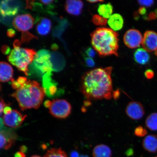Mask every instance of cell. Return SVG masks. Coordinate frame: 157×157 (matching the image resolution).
Segmentation results:
<instances>
[{
	"mask_svg": "<svg viewBox=\"0 0 157 157\" xmlns=\"http://www.w3.org/2000/svg\"><path fill=\"white\" fill-rule=\"evenodd\" d=\"M113 67L97 68L84 74L82 78L80 91L90 101L109 100L113 96L111 74Z\"/></svg>",
	"mask_w": 157,
	"mask_h": 157,
	"instance_id": "6da1fadb",
	"label": "cell"
},
{
	"mask_svg": "<svg viewBox=\"0 0 157 157\" xmlns=\"http://www.w3.org/2000/svg\"><path fill=\"white\" fill-rule=\"evenodd\" d=\"M45 93L44 88L38 82L29 80L11 96L16 99L21 110L25 111L38 109L42 103Z\"/></svg>",
	"mask_w": 157,
	"mask_h": 157,
	"instance_id": "7a4b0ae2",
	"label": "cell"
},
{
	"mask_svg": "<svg viewBox=\"0 0 157 157\" xmlns=\"http://www.w3.org/2000/svg\"><path fill=\"white\" fill-rule=\"evenodd\" d=\"M91 44L100 56H105L114 55L118 56V34L112 29L100 27L91 35Z\"/></svg>",
	"mask_w": 157,
	"mask_h": 157,
	"instance_id": "3957f363",
	"label": "cell"
},
{
	"mask_svg": "<svg viewBox=\"0 0 157 157\" xmlns=\"http://www.w3.org/2000/svg\"><path fill=\"white\" fill-rule=\"evenodd\" d=\"M36 54L34 49L21 48L20 46H14V48L7 56V59L10 63L28 76L29 66L32 63Z\"/></svg>",
	"mask_w": 157,
	"mask_h": 157,
	"instance_id": "277c9868",
	"label": "cell"
},
{
	"mask_svg": "<svg viewBox=\"0 0 157 157\" xmlns=\"http://www.w3.org/2000/svg\"><path fill=\"white\" fill-rule=\"evenodd\" d=\"M51 54L48 50L43 49L36 52L30 68L39 74L52 72V65L51 60Z\"/></svg>",
	"mask_w": 157,
	"mask_h": 157,
	"instance_id": "5b68a950",
	"label": "cell"
},
{
	"mask_svg": "<svg viewBox=\"0 0 157 157\" xmlns=\"http://www.w3.org/2000/svg\"><path fill=\"white\" fill-rule=\"evenodd\" d=\"M49 109V112L53 116L58 118L65 119L71 113L72 107L66 100L57 99L53 100Z\"/></svg>",
	"mask_w": 157,
	"mask_h": 157,
	"instance_id": "8992f818",
	"label": "cell"
},
{
	"mask_svg": "<svg viewBox=\"0 0 157 157\" xmlns=\"http://www.w3.org/2000/svg\"><path fill=\"white\" fill-rule=\"evenodd\" d=\"M34 19L30 14H24L17 16L13 21L15 28L22 33L27 32L32 28L34 25Z\"/></svg>",
	"mask_w": 157,
	"mask_h": 157,
	"instance_id": "52a82bcc",
	"label": "cell"
},
{
	"mask_svg": "<svg viewBox=\"0 0 157 157\" xmlns=\"http://www.w3.org/2000/svg\"><path fill=\"white\" fill-rule=\"evenodd\" d=\"M123 40L125 44L128 48H138L142 44L143 37L140 31L131 29L125 33Z\"/></svg>",
	"mask_w": 157,
	"mask_h": 157,
	"instance_id": "ba28073f",
	"label": "cell"
},
{
	"mask_svg": "<svg viewBox=\"0 0 157 157\" xmlns=\"http://www.w3.org/2000/svg\"><path fill=\"white\" fill-rule=\"evenodd\" d=\"M26 117V115H23L16 110H13L11 113L4 115L3 122L6 126L16 128L20 126Z\"/></svg>",
	"mask_w": 157,
	"mask_h": 157,
	"instance_id": "9c48e42d",
	"label": "cell"
},
{
	"mask_svg": "<svg viewBox=\"0 0 157 157\" xmlns=\"http://www.w3.org/2000/svg\"><path fill=\"white\" fill-rule=\"evenodd\" d=\"M127 115L133 120H138L144 116L145 111L142 104L138 101L129 102L125 109Z\"/></svg>",
	"mask_w": 157,
	"mask_h": 157,
	"instance_id": "30bf717a",
	"label": "cell"
},
{
	"mask_svg": "<svg viewBox=\"0 0 157 157\" xmlns=\"http://www.w3.org/2000/svg\"><path fill=\"white\" fill-rule=\"evenodd\" d=\"M17 1H2L0 12L3 17L13 16L18 12L19 6Z\"/></svg>",
	"mask_w": 157,
	"mask_h": 157,
	"instance_id": "8fae6325",
	"label": "cell"
},
{
	"mask_svg": "<svg viewBox=\"0 0 157 157\" xmlns=\"http://www.w3.org/2000/svg\"><path fill=\"white\" fill-rule=\"evenodd\" d=\"M142 46L147 52H151L157 50V33L154 31L148 30L143 37Z\"/></svg>",
	"mask_w": 157,
	"mask_h": 157,
	"instance_id": "7c38bea8",
	"label": "cell"
},
{
	"mask_svg": "<svg viewBox=\"0 0 157 157\" xmlns=\"http://www.w3.org/2000/svg\"><path fill=\"white\" fill-rule=\"evenodd\" d=\"M83 6V3L82 1L70 0L66 1L65 8L69 14L77 16L81 14Z\"/></svg>",
	"mask_w": 157,
	"mask_h": 157,
	"instance_id": "4fadbf2b",
	"label": "cell"
},
{
	"mask_svg": "<svg viewBox=\"0 0 157 157\" xmlns=\"http://www.w3.org/2000/svg\"><path fill=\"white\" fill-rule=\"evenodd\" d=\"M12 67L7 63L1 62L0 63V79L2 82H6L13 79Z\"/></svg>",
	"mask_w": 157,
	"mask_h": 157,
	"instance_id": "5bb4252c",
	"label": "cell"
},
{
	"mask_svg": "<svg viewBox=\"0 0 157 157\" xmlns=\"http://www.w3.org/2000/svg\"><path fill=\"white\" fill-rule=\"evenodd\" d=\"M52 22L46 17H41L37 21L36 29L39 35H46L49 34L52 28Z\"/></svg>",
	"mask_w": 157,
	"mask_h": 157,
	"instance_id": "9a60e30c",
	"label": "cell"
},
{
	"mask_svg": "<svg viewBox=\"0 0 157 157\" xmlns=\"http://www.w3.org/2000/svg\"><path fill=\"white\" fill-rule=\"evenodd\" d=\"M143 148L147 151L150 153L157 152V136L156 135H148L143 140Z\"/></svg>",
	"mask_w": 157,
	"mask_h": 157,
	"instance_id": "2e32d148",
	"label": "cell"
},
{
	"mask_svg": "<svg viewBox=\"0 0 157 157\" xmlns=\"http://www.w3.org/2000/svg\"><path fill=\"white\" fill-rule=\"evenodd\" d=\"M108 23L111 29L113 31H119L122 29L123 26V17L119 13H115L109 17Z\"/></svg>",
	"mask_w": 157,
	"mask_h": 157,
	"instance_id": "e0dca14e",
	"label": "cell"
},
{
	"mask_svg": "<svg viewBox=\"0 0 157 157\" xmlns=\"http://www.w3.org/2000/svg\"><path fill=\"white\" fill-rule=\"evenodd\" d=\"M93 155V157H111L112 152L107 145L101 144L94 147Z\"/></svg>",
	"mask_w": 157,
	"mask_h": 157,
	"instance_id": "ac0fdd59",
	"label": "cell"
},
{
	"mask_svg": "<svg viewBox=\"0 0 157 157\" xmlns=\"http://www.w3.org/2000/svg\"><path fill=\"white\" fill-rule=\"evenodd\" d=\"M134 58L137 63L144 65L148 63L150 60V56L144 48H139L135 51Z\"/></svg>",
	"mask_w": 157,
	"mask_h": 157,
	"instance_id": "d6986e66",
	"label": "cell"
},
{
	"mask_svg": "<svg viewBox=\"0 0 157 157\" xmlns=\"http://www.w3.org/2000/svg\"><path fill=\"white\" fill-rule=\"evenodd\" d=\"M15 137H11L5 131H1L0 135V146L1 149L7 150L11 147L14 142Z\"/></svg>",
	"mask_w": 157,
	"mask_h": 157,
	"instance_id": "ffe728a7",
	"label": "cell"
},
{
	"mask_svg": "<svg viewBox=\"0 0 157 157\" xmlns=\"http://www.w3.org/2000/svg\"><path fill=\"white\" fill-rule=\"evenodd\" d=\"M113 8L110 3L100 5L98 9V13L104 18H109L112 15Z\"/></svg>",
	"mask_w": 157,
	"mask_h": 157,
	"instance_id": "44dd1931",
	"label": "cell"
},
{
	"mask_svg": "<svg viewBox=\"0 0 157 157\" xmlns=\"http://www.w3.org/2000/svg\"><path fill=\"white\" fill-rule=\"evenodd\" d=\"M146 126L151 130H157V113L151 114L147 117L146 121Z\"/></svg>",
	"mask_w": 157,
	"mask_h": 157,
	"instance_id": "7402d4cb",
	"label": "cell"
},
{
	"mask_svg": "<svg viewBox=\"0 0 157 157\" xmlns=\"http://www.w3.org/2000/svg\"><path fill=\"white\" fill-rule=\"evenodd\" d=\"M44 157H68L65 152L61 148H52L47 151Z\"/></svg>",
	"mask_w": 157,
	"mask_h": 157,
	"instance_id": "603a6c76",
	"label": "cell"
},
{
	"mask_svg": "<svg viewBox=\"0 0 157 157\" xmlns=\"http://www.w3.org/2000/svg\"><path fill=\"white\" fill-rule=\"evenodd\" d=\"M94 24L98 25H105L107 23V19L104 18L100 16L96 15L94 16L92 19Z\"/></svg>",
	"mask_w": 157,
	"mask_h": 157,
	"instance_id": "cb8c5ba5",
	"label": "cell"
},
{
	"mask_svg": "<svg viewBox=\"0 0 157 157\" xmlns=\"http://www.w3.org/2000/svg\"><path fill=\"white\" fill-rule=\"evenodd\" d=\"M147 131L146 128L142 126H139L135 128L134 134L138 137H144L147 134Z\"/></svg>",
	"mask_w": 157,
	"mask_h": 157,
	"instance_id": "d4e9b609",
	"label": "cell"
},
{
	"mask_svg": "<svg viewBox=\"0 0 157 157\" xmlns=\"http://www.w3.org/2000/svg\"><path fill=\"white\" fill-rule=\"evenodd\" d=\"M46 89H44L45 91L48 90L47 93L50 94V95H53L57 91V88L55 84H51L50 86H49Z\"/></svg>",
	"mask_w": 157,
	"mask_h": 157,
	"instance_id": "484cf974",
	"label": "cell"
},
{
	"mask_svg": "<svg viewBox=\"0 0 157 157\" xmlns=\"http://www.w3.org/2000/svg\"><path fill=\"white\" fill-rule=\"evenodd\" d=\"M138 2L139 5L142 6V7L145 6L147 7L152 6L154 3V1H138Z\"/></svg>",
	"mask_w": 157,
	"mask_h": 157,
	"instance_id": "4316f807",
	"label": "cell"
},
{
	"mask_svg": "<svg viewBox=\"0 0 157 157\" xmlns=\"http://www.w3.org/2000/svg\"><path fill=\"white\" fill-rule=\"evenodd\" d=\"M84 60L86 65L88 67H93L95 65V63L93 59L92 58L88 57H85L84 58Z\"/></svg>",
	"mask_w": 157,
	"mask_h": 157,
	"instance_id": "83f0119b",
	"label": "cell"
},
{
	"mask_svg": "<svg viewBox=\"0 0 157 157\" xmlns=\"http://www.w3.org/2000/svg\"><path fill=\"white\" fill-rule=\"evenodd\" d=\"M86 53L88 57L93 58L95 56L96 52L94 49L91 48H88L86 51Z\"/></svg>",
	"mask_w": 157,
	"mask_h": 157,
	"instance_id": "f1b7e54d",
	"label": "cell"
},
{
	"mask_svg": "<svg viewBox=\"0 0 157 157\" xmlns=\"http://www.w3.org/2000/svg\"><path fill=\"white\" fill-rule=\"evenodd\" d=\"M144 75L147 79H150L154 78V72L151 69H148L145 72Z\"/></svg>",
	"mask_w": 157,
	"mask_h": 157,
	"instance_id": "f546056e",
	"label": "cell"
},
{
	"mask_svg": "<svg viewBox=\"0 0 157 157\" xmlns=\"http://www.w3.org/2000/svg\"><path fill=\"white\" fill-rule=\"evenodd\" d=\"M144 18L146 20H153L156 19L157 18L155 13L154 12H153L150 13L148 16L146 15H145L144 17Z\"/></svg>",
	"mask_w": 157,
	"mask_h": 157,
	"instance_id": "4dcf8cb0",
	"label": "cell"
},
{
	"mask_svg": "<svg viewBox=\"0 0 157 157\" xmlns=\"http://www.w3.org/2000/svg\"><path fill=\"white\" fill-rule=\"evenodd\" d=\"M8 106V105H7L5 103L4 101H3V100L1 98V103H0V114H1V117L2 115L4 109Z\"/></svg>",
	"mask_w": 157,
	"mask_h": 157,
	"instance_id": "1f68e13d",
	"label": "cell"
},
{
	"mask_svg": "<svg viewBox=\"0 0 157 157\" xmlns=\"http://www.w3.org/2000/svg\"><path fill=\"white\" fill-rule=\"evenodd\" d=\"M27 81V78L24 77H19L17 80V83L21 86L26 83Z\"/></svg>",
	"mask_w": 157,
	"mask_h": 157,
	"instance_id": "d6a6232c",
	"label": "cell"
},
{
	"mask_svg": "<svg viewBox=\"0 0 157 157\" xmlns=\"http://www.w3.org/2000/svg\"><path fill=\"white\" fill-rule=\"evenodd\" d=\"M12 82V87L14 89H18L20 87H21V86L19 85L17 82V81L13 79H12L11 80Z\"/></svg>",
	"mask_w": 157,
	"mask_h": 157,
	"instance_id": "836d02e7",
	"label": "cell"
},
{
	"mask_svg": "<svg viewBox=\"0 0 157 157\" xmlns=\"http://www.w3.org/2000/svg\"><path fill=\"white\" fill-rule=\"evenodd\" d=\"M120 95V92L119 90H117L116 91H113V96L115 99H118Z\"/></svg>",
	"mask_w": 157,
	"mask_h": 157,
	"instance_id": "e575fe53",
	"label": "cell"
},
{
	"mask_svg": "<svg viewBox=\"0 0 157 157\" xmlns=\"http://www.w3.org/2000/svg\"><path fill=\"white\" fill-rule=\"evenodd\" d=\"M138 12L139 14L146 15L147 13V10L146 8L144 7H140L139 9Z\"/></svg>",
	"mask_w": 157,
	"mask_h": 157,
	"instance_id": "d590c367",
	"label": "cell"
},
{
	"mask_svg": "<svg viewBox=\"0 0 157 157\" xmlns=\"http://www.w3.org/2000/svg\"><path fill=\"white\" fill-rule=\"evenodd\" d=\"M8 36L10 37H13L15 35V31L12 29H10L7 31Z\"/></svg>",
	"mask_w": 157,
	"mask_h": 157,
	"instance_id": "8d00e7d4",
	"label": "cell"
},
{
	"mask_svg": "<svg viewBox=\"0 0 157 157\" xmlns=\"http://www.w3.org/2000/svg\"><path fill=\"white\" fill-rule=\"evenodd\" d=\"M13 110H12L11 108L8 106L6 107L4 109L3 113L4 114L7 115L11 113Z\"/></svg>",
	"mask_w": 157,
	"mask_h": 157,
	"instance_id": "74e56055",
	"label": "cell"
},
{
	"mask_svg": "<svg viewBox=\"0 0 157 157\" xmlns=\"http://www.w3.org/2000/svg\"><path fill=\"white\" fill-rule=\"evenodd\" d=\"M14 157H25V156L24 153L19 151L15 153Z\"/></svg>",
	"mask_w": 157,
	"mask_h": 157,
	"instance_id": "f35d334b",
	"label": "cell"
},
{
	"mask_svg": "<svg viewBox=\"0 0 157 157\" xmlns=\"http://www.w3.org/2000/svg\"><path fill=\"white\" fill-rule=\"evenodd\" d=\"M41 3L46 5H51L54 2V1H40Z\"/></svg>",
	"mask_w": 157,
	"mask_h": 157,
	"instance_id": "ab89813d",
	"label": "cell"
},
{
	"mask_svg": "<svg viewBox=\"0 0 157 157\" xmlns=\"http://www.w3.org/2000/svg\"><path fill=\"white\" fill-rule=\"evenodd\" d=\"M52 101H51L49 100H47V101H45L44 103V105L45 107L46 108H49L51 107V105H52Z\"/></svg>",
	"mask_w": 157,
	"mask_h": 157,
	"instance_id": "60d3db41",
	"label": "cell"
},
{
	"mask_svg": "<svg viewBox=\"0 0 157 157\" xmlns=\"http://www.w3.org/2000/svg\"><path fill=\"white\" fill-rule=\"evenodd\" d=\"M70 157H79V154L76 151H73L71 153Z\"/></svg>",
	"mask_w": 157,
	"mask_h": 157,
	"instance_id": "b9f144b4",
	"label": "cell"
},
{
	"mask_svg": "<svg viewBox=\"0 0 157 157\" xmlns=\"http://www.w3.org/2000/svg\"><path fill=\"white\" fill-rule=\"evenodd\" d=\"M20 151L24 153L27 151V148L26 146H23L20 147Z\"/></svg>",
	"mask_w": 157,
	"mask_h": 157,
	"instance_id": "7bdbcfd3",
	"label": "cell"
},
{
	"mask_svg": "<svg viewBox=\"0 0 157 157\" xmlns=\"http://www.w3.org/2000/svg\"><path fill=\"white\" fill-rule=\"evenodd\" d=\"M84 106H85L86 107L89 106H90L91 105V101H90L88 100H86V101H84Z\"/></svg>",
	"mask_w": 157,
	"mask_h": 157,
	"instance_id": "ee69618b",
	"label": "cell"
},
{
	"mask_svg": "<svg viewBox=\"0 0 157 157\" xmlns=\"http://www.w3.org/2000/svg\"><path fill=\"white\" fill-rule=\"evenodd\" d=\"M88 2H89L90 3H95L98 2H103L104 1H101V0H92V1H87Z\"/></svg>",
	"mask_w": 157,
	"mask_h": 157,
	"instance_id": "f6af8a7d",
	"label": "cell"
},
{
	"mask_svg": "<svg viewBox=\"0 0 157 157\" xmlns=\"http://www.w3.org/2000/svg\"><path fill=\"white\" fill-rule=\"evenodd\" d=\"M86 110L85 109V108L84 107H82V111H83V112H85V111Z\"/></svg>",
	"mask_w": 157,
	"mask_h": 157,
	"instance_id": "bcb514c9",
	"label": "cell"
},
{
	"mask_svg": "<svg viewBox=\"0 0 157 157\" xmlns=\"http://www.w3.org/2000/svg\"><path fill=\"white\" fill-rule=\"evenodd\" d=\"M155 13L156 17H157V9H156L155 10V11L154 12Z\"/></svg>",
	"mask_w": 157,
	"mask_h": 157,
	"instance_id": "7dc6e473",
	"label": "cell"
},
{
	"mask_svg": "<svg viewBox=\"0 0 157 157\" xmlns=\"http://www.w3.org/2000/svg\"><path fill=\"white\" fill-rule=\"evenodd\" d=\"M31 157H42L40 156H39L38 155H33Z\"/></svg>",
	"mask_w": 157,
	"mask_h": 157,
	"instance_id": "c3c4849f",
	"label": "cell"
},
{
	"mask_svg": "<svg viewBox=\"0 0 157 157\" xmlns=\"http://www.w3.org/2000/svg\"><path fill=\"white\" fill-rule=\"evenodd\" d=\"M155 56H157V50L155 51Z\"/></svg>",
	"mask_w": 157,
	"mask_h": 157,
	"instance_id": "681fc988",
	"label": "cell"
},
{
	"mask_svg": "<svg viewBox=\"0 0 157 157\" xmlns=\"http://www.w3.org/2000/svg\"><path fill=\"white\" fill-rule=\"evenodd\" d=\"M80 157H88L87 156H82Z\"/></svg>",
	"mask_w": 157,
	"mask_h": 157,
	"instance_id": "f907efd6",
	"label": "cell"
},
{
	"mask_svg": "<svg viewBox=\"0 0 157 157\" xmlns=\"http://www.w3.org/2000/svg\"><path fill=\"white\" fill-rule=\"evenodd\" d=\"M157 157V156H156V157Z\"/></svg>",
	"mask_w": 157,
	"mask_h": 157,
	"instance_id": "816d5d0a",
	"label": "cell"
}]
</instances>
